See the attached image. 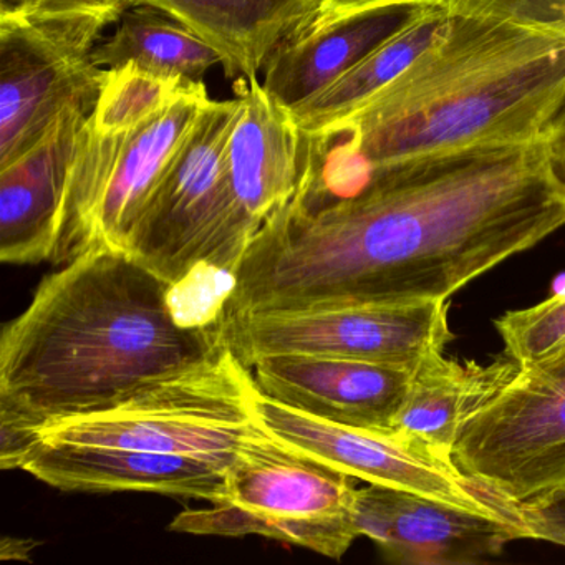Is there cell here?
Masks as SVG:
<instances>
[{"label":"cell","mask_w":565,"mask_h":565,"mask_svg":"<svg viewBox=\"0 0 565 565\" xmlns=\"http://www.w3.org/2000/svg\"><path fill=\"white\" fill-rule=\"evenodd\" d=\"M565 226L541 137L415 158L327 206L292 200L254 234L227 317L448 300Z\"/></svg>","instance_id":"1"},{"label":"cell","mask_w":565,"mask_h":565,"mask_svg":"<svg viewBox=\"0 0 565 565\" xmlns=\"http://www.w3.org/2000/svg\"><path fill=\"white\" fill-rule=\"evenodd\" d=\"M451 24L396 81L332 127L302 131L294 201L316 210L376 171L482 143L535 140L565 97V21L449 0Z\"/></svg>","instance_id":"2"},{"label":"cell","mask_w":565,"mask_h":565,"mask_svg":"<svg viewBox=\"0 0 565 565\" xmlns=\"http://www.w3.org/2000/svg\"><path fill=\"white\" fill-rule=\"evenodd\" d=\"M223 326L180 322L170 284L125 250L92 247L42 280L0 339V403L34 419L105 408L210 359Z\"/></svg>","instance_id":"3"},{"label":"cell","mask_w":565,"mask_h":565,"mask_svg":"<svg viewBox=\"0 0 565 565\" xmlns=\"http://www.w3.org/2000/svg\"><path fill=\"white\" fill-rule=\"evenodd\" d=\"M253 373L230 347L135 390L105 408L52 419L49 445L114 446L231 465L263 426L253 415Z\"/></svg>","instance_id":"4"},{"label":"cell","mask_w":565,"mask_h":565,"mask_svg":"<svg viewBox=\"0 0 565 565\" xmlns=\"http://www.w3.org/2000/svg\"><path fill=\"white\" fill-rule=\"evenodd\" d=\"M237 111V97L204 105L128 241L127 253L170 286L198 266L236 277L256 234L227 177Z\"/></svg>","instance_id":"5"},{"label":"cell","mask_w":565,"mask_h":565,"mask_svg":"<svg viewBox=\"0 0 565 565\" xmlns=\"http://www.w3.org/2000/svg\"><path fill=\"white\" fill-rule=\"evenodd\" d=\"M353 478L294 451L263 428L231 462L223 495L210 508L181 512L170 531L246 537L342 558L359 539Z\"/></svg>","instance_id":"6"},{"label":"cell","mask_w":565,"mask_h":565,"mask_svg":"<svg viewBox=\"0 0 565 565\" xmlns=\"http://www.w3.org/2000/svg\"><path fill=\"white\" fill-rule=\"evenodd\" d=\"M201 84L127 134H98L90 118L78 140L52 263L92 247L127 253L128 241L178 148L210 102Z\"/></svg>","instance_id":"7"},{"label":"cell","mask_w":565,"mask_h":565,"mask_svg":"<svg viewBox=\"0 0 565 565\" xmlns=\"http://www.w3.org/2000/svg\"><path fill=\"white\" fill-rule=\"evenodd\" d=\"M462 475L524 504L565 484V350L521 366L459 429L451 452Z\"/></svg>","instance_id":"8"},{"label":"cell","mask_w":565,"mask_h":565,"mask_svg":"<svg viewBox=\"0 0 565 565\" xmlns=\"http://www.w3.org/2000/svg\"><path fill=\"white\" fill-rule=\"evenodd\" d=\"M107 25L90 15L0 21V168L32 150L68 111L94 114L105 78L94 51Z\"/></svg>","instance_id":"9"},{"label":"cell","mask_w":565,"mask_h":565,"mask_svg":"<svg viewBox=\"0 0 565 565\" xmlns=\"http://www.w3.org/2000/svg\"><path fill=\"white\" fill-rule=\"evenodd\" d=\"M448 300L227 317L223 337L250 369L282 353L340 356L415 372L455 339Z\"/></svg>","instance_id":"10"},{"label":"cell","mask_w":565,"mask_h":565,"mask_svg":"<svg viewBox=\"0 0 565 565\" xmlns=\"http://www.w3.org/2000/svg\"><path fill=\"white\" fill-rule=\"evenodd\" d=\"M253 415L277 441L350 478L518 521L514 505L462 475L452 458L422 439L327 422L270 399L259 390L253 396Z\"/></svg>","instance_id":"11"},{"label":"cell","mask_w":565,"mask_h":565,"mask_svg":"<svg viewBox=\"0 0 565 565\" xmlns=\"http://www.w3.org/2000/svg\"><path fill=\"white\" fill-rule=\"evenodd\" d=\"M355 527L393 564L475 565L525 539L505 515L484 514L405 489H356Z\"/></svg>","instance_id":"12"},{"label":"cell","mask_w":565,"mask_h":565,"mask_svg":"<svg viewBox=\"0 0 565 565\" xmlns=\"http://www.w3.org/2000/svg\"><path fill=\"white\" fill-rule=\"evenodd\" d=\"M250 373L270 399L327 422L376 431H392L413 376L385 363L310 353L267 355Z\"/></svg>","instance_id":"13"},{"label":"cell","mask_w":565,"mask_h":565,"mask_svg":"<svg viewBox=\"0 0 565 565\" xmlns=\"http://www.w3.org/2000/svg\"><path fill=\"white\" fill-rule=\"evenodd\" d=\"M230 466L196 456L42 443L22 471L67 492H154L216 502Z\"/></svg>","instance_id":"14"},{"label":"cell","mask_w":565,"mask_h":565,"mask_svg":"<svg viewBox=\"0 0 565 565\" xmlns=\"http://www.w3.org/2000/svg\"><path fill=\"white\" fill-rule=\"evenodd\" d=\"M90 111L61 118L32 150L0 168V259L6 264L51 260L68 178Z\"/></svg>","instance_id":"15"},{"label":"cell","mask_w":565,"mask_h":565,"mask_svg":"<svg viewBox=\"0 0 565 565\" xmlns=\"http://www.w3.org/2000/svg\"><path fill=\"white\" fill-rule=\"evenodd\" d=\"M239 111L226 148L227 177L247 220L260 224L299 190L302 134L257 78L234 85Z\"/></svg>","instance_id":"16"},{"label":"cell","mask_w":565,"mask_h":565,"mask_svg":"<svg viewBox=\"0 0 565 565\" xmlns=\"http://www.w3.org/2000/svg\"><path fill=\"white\" fill-rule=\"evenodd\" d=\"M426 9L422 6L380 9L296 32L267 61L264 90L287 111L296 110L408 28Z\"/></svg>","instance_id":"17"},{"label":"cell","mask_w":565,"mask_h":565,"mask_svg":"<svg viewBox=\"0 0 565 565\" xmlns=\"http://www.w3.org/2000/svg\"><path fill=\"white\" fill-rule=\"evenodd\" d=\"M177 19L221 57L227 77H259L270 55L316 19L312 0H131Z\"/></svg>","instance_id":"18"},{"label":"cell","mask_w":565,"mask_h":565,"mask_svg":"<svg viewBox=\"0 0 565 565\" xmlns=\"http://www.w3.org/2000/svg\"><path fill=\"white\" fill-rule=\"evenodd\" d=\"M519 372L521 365L505 352L486 365L448 359L445 353L431 356L413 372L392 431L422 439L451 458L462 425Z\"/></svg>","instance_id":"19"},{"label":"cell","mask_w":565,"mask_h":565,"mask_svg":"<svg viewBox=\"0 0 565 565\" xmlns=\"http://www.w3.org/2000/svg\"><path fill=\"white\" fill-rule=\"evenodd\" d=\"M449 6H433L415 22L366 55L352 71L296 110L289 111L303 135L319 134L343 120L399 77L451 24Z\"/></svg>","instance_id":"20"},{"label":"cell","mask_w":565,"mask_h":565,"mask_svg":"<svg viewBox=\"0 0 565 565\" xmlns=\"http://www.w3.org/2000/svg\"><path fill=\"white\" fill-rule=\"evenodd\" d=\"M94 62L100 68L135 64L168 77L204 84V77L221 57L193 31L153 6H131L117 31L95 47Z\"/></svg>","instance_id":"21"},{"label":"cell","mask_w":565,"mask_h":565,"mask_svg":"<svg viewBox=\"0 0 565 565\" xmlns=\"http://www.w3.org/2000/svg\"><path fill=\"white\" fill-rule=\"evenodd\" d=\"M201 84L145 71L135 64L105 71L104 85L90 115L95 131L127 134Z\"/></svg>","instance_id":"22"},{"label":"cell","mask_w":565,"mask_h":565,"mask_svg":"<svg viewBox=\"0 0 565 565\" xmlns=\"http://www.w3.org/2000/svg\"><path fill=\"white\" fill-rule=\"evenodd\" d=\"M504 352L521 366L565 350V290L527 307L511 310L494 322Z\"/></svg>","instance_id":"23"},{"label":"cell","mask_w":565,"mask_h":565,"mask_svg":"<svg viewBox=\"0 0 565 565\" xmlns=\"http://www.w3.org/2000/svg\"><path fill=\"white\" fill-rule=\"evenodd\" d=\"M515 519L525 539L565 547V484L524 504H514Z\"/></svg>","instance_id":"24"},{"label":"cell","mask_w":565,"mask_h":565,"mask_svg":"<svg viewBox=\"0 0 565 565\" xmlns=\"http://www.w3.org/2000/svg\"><path fill=\"white\" fill-rule=\"evenodd\" d=\"M41 426L34 419L0 403V466L24 469L25 462L42 445Z\"/></svg>","instance_id":"25"},{"label":"cell","mask_w":565,"mask_h":565,"mask_svg":"<svg viewBox=\"0 0 565 565\" xmlns=\"http://www.w3.org/2000/svg\"><path fill=\"white\" fill-rule=\"evenodd\" d=\"M316 19L307 28H320L340 19L399 6H448L449 0H312Z\"/></svg>","instance_id":"26"},{"label":"cell","mask_w":565,"mask_h":565,"mask_svg":"<svg viewBox=\"0 0 565 565\" xmlns=\"http://www.w3.org/2000/svg\"><path fill=\"white\" fill-rule=\"evenodd\" d=\"M131 8V0H42L45 15H90L115 24Z\"/></svg>","instance_id":"27"},{"label":"cell","mask_w":565,"mask_h":565,"mask_svg":"<svg viewBox=\"0 0 565 565\" xmlns=\"http://www.w3.org/2000/svg\"><path fill=\"white\" fill-rule=\"evenodd\" d=\"M539 137L544 143L552 177L565 191V97L545 121Z\"/></svg>","instance_id":"28"},{"label":"cell","mask_w":565,"mask_h":565,"mask_svg":"<svg viewBox=\"0 0 565 565\" xmlns=\"http://www.w3.org/2000/svg\"><path fill=\"white\" fill-rule=\"evenodd\" d=\"M499 8L541 21H565V0H491Z\"/></svg>","instance_id":"29"},{"label":"cell","mask_w":565,"mask_h":565,"mask_svg":"<svg viewBox=\"0 0 565 565\" xmlns=\"http://www.w3.org/2000/svg\"><path fill=\"white\" fill-rule=\"evenodd\" d=\"M42 0H0V21L31 18L41 11Z\"/></svg>","instance_id":"30"},{"label":"cell","mask_w":565,"mask_h":565,"mask_svg":"<svg viewBox=\"0 0 565 565\" xmlns=\"http://www.w3.org/2000/svg\"><path fill=\"white\" fill-rule=\"evenodd\" d=\"M39 542L31 539L6 537L2 541V558L4 561H29Z\"/></svg>","instance_id":"31"}]
</instances>
